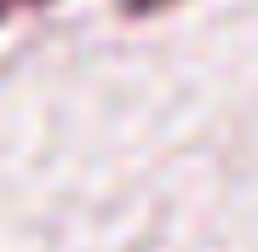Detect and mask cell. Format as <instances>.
I'll list each match as a JSON object with an SVG mask.
<instances>
[{
	"instance_id": "1",
	"label": "cell",
	"mask_w": 258,
	"mask_h": 252,
	"mask_svg": "<svg viewBox=\"0 0 258 252\" xmlns=\"http://www.w3.org/2000/svg\"><path fill=\"white\" fill-rule=\"evenodd\" d=\"M23 6H46V0H0V23H12Z\"/></svg>"
},
{
	"instance_id": "2",
	"label": "cell",
	"mask_w": 258,
	"mask_h": 252,
	"mask_svg": "<svg viewBox=\"0 0 258 252\" xmlns=\"http://www.w3.org/2000/svg\"><path fill=\"white\" fill-rule=\"evenodd\" d=\"M120 6H126V12H138V18H144V12H161L166 0H120Z\"/></svg>"
}]
</instances>
